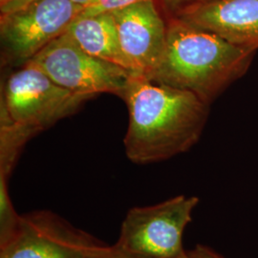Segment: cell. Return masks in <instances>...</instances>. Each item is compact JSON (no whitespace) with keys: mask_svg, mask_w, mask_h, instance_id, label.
Segmentation results:
<instances>
[{"mask_svg":"<svg viewBox=\"0 0 258 258\" xmlns=\"http://www.w3.org/2000/svg\"><path fill=\"white\" fill-rule=\"evenodd\" d=\"M111 15L133 73L148 79L161 60L167 29L154 1H139Z\"/></svg>","mask_w":258,"mask_h":258,"instance_id":"cell-8","label":"cell"},{"mask_svg":"<svg viewBox=\"0 0 258 258\" xmlns=\"http://www.w3.org/2000/svg\"><path fill=\"white\" fill-rule=\"evenodd\" d=\"M20 215L17 213L7 188V178L0 176V247L6 245L19 226Z\"/></svg>","mask_w":258,"mask_h":258,"instance_id":"cell-12","label":"cell"},{"mask_svg":"<svg viewBox=\"0 0 258 258\" xmlns=\"http://www.w3.org/2000/svg\"><path fill=\"white\" fill-rule=\"evenodd\" d=\"M122 100L129 114L125 154L138 165L188 151L199 141L208 120L209 104L197 96L142 76L131 77Z\"/></svg>","mask_w":258,"mask_h":258,"instance_id":"cell-1","label":"cell"},{"mask_svg":"<svg viewBox=\"0 0 258 258\" xmlns=\"http://www.w3.org/2000/svg\"><path fill=\"white\" fill-rule=\"evenodd\" d=\"M188 258H224L221 254L216 252L212 248L198 244L195 246L194 249L187 251Z\"/></svg>","mask_w":258,"mask_h":258,"instance_id":"cell-15","label":"cell"},{"mask_svg":"<svg viewBox=\"0 0 258 258\" xmlns=\"http://www.w3.org/2000/svg\"><path fill=\"white\" fill-rule=\"evenodd\" d=\"M196 196L178 195L162 203L130 209L115 246L142 258H177L183 235L199 204Z\"/></svg>","mask_w":258,"mask_h":258,"instance_id":"cell-4","label":"cell"},{"mask_svg":"<svg viewBox=\"0 0 258 258\" xmlns=\"http://www.w3.org/2000/svg\"><path fill=\"white\" fill-rule=\"evenodd\" d=\"M201 1H206V0H163L164 4H166L169 9L172 10L174 12L176 10L180 9L186 5L201 2Z\"/></svg>","mask_w":258,"mask_h":258,"instance_id":"cell-17","label":"cell"},{"mask_svg":"<svg viewBox=\"0 0 258 258\" xmlns=\"http://www.w3.org/2000/svg\"><path fill=\"white\" fill-rule=\"evenodd\" d=\"M103 246L54 212L36 211L20 215L15 234L0 247V258H89Z\"/></svg>","mask_w":258,"mask_h":258,"instance_id":"cell-7","label":"cell"},{"mask_svg":"<svg viewBox=\"0 0 258 258\" xmlns=\"http://www.w3.org/2000/svg\"><path fill=\"white\" fill-rule=\"evenodd\" d=\"M89 258H142L130 254L121 249H118L115 245L114 246H106L104 245L102 248L93 253Z\"/></svg>","mask_w":258,"mask_h":258,"instance_id":"cell-14","label":"cell"},{"mask_svg":"<svg viewBox=\"0 0 258 258\" xmlns=\"http://www.w3.org/2000/svg\"><path fill=\"white\" fill-rule=\"evenodd\" d=\"M36 135L31 130L21 127L1 118L0 135V176L8 179L24 144Z\"/></svg>","mask_w":258,"mask_h":258,"instance_id":"cell-11","label":"cell"},{"mask_svg":"<svg viewBox=\"0 0 258 258\" xmlns=\"http://www.w3.org/2000/svg\"><path fill=\"white\" fill-rule=\"evenodd\" d=\"M67 32L89 55L119 65L133 73L131 65L122 52L111 13L80 16L71 23Z\"/></svg>","mask_w":258,"mask_h":258,"instance_id":"cell-10","label":"cell"},{"mask_svg":"<svg viewBox=\"0 0 258 258\" xmlns=\"http://www.w3.org/2000/svg\"><path fill=\"white\" fill-rule=\"evenodd\" d=\"M27 63L65 89L92 98L108 93L122 99L129 80L136 76L119 65L89 55L68 32L55 38Z\"/></svg>","mask_w":258,"mask_h":258,"instance_id":"cell-5","label":"cell"},{"mask_svg":"<svg viewBox=\"0 0 258 258\" xmlns=\"http://www.w3.org/2000/svg\"><path fill=\"white\" fill-rule=\"evenodd\" d=\"M32 1H34V0H16L14 3H12L8 7L0 10V13H1V15L9 14V13L13 12V11H16V10L19 9V8L27 5L28 3L32 2ZM70 1L74 2V3L80 5V6H83V8L85 9V8H87L88 6H90L91 4H93L95 0H70Z\"/></svg>","mask_w":258,"mask_h":258,"instance_id":"cell-16","label":"cell"},{"mask_svg":"<svg viewBox=\"0 0 258 258\" xmlns=\"http://www.w3.org/2000/svg\"><path fill=\"white\" fill-rule=\"evenodd\" d=\"M166 26L163 55L148 80L192 93L209 105L246 74L256 52L175 16Z\"/></svg>","mask_w":258,"mask_h":258,"instance_id":"cell-2","label":"cell"},{"mask_svg":"<svg viewBox=\"0 0 258 258\" xmlns=\"http://www.w3.org/2000/svg\"><path fill=\"white\" fill-rule=\"evenodd\" d=\"M84 10L70 0H34L0 17L2 64L21 67L63 35Z\"/></svg>","mask_w":258,"mask_h":258,"instance_id":"cell-6","label":"cell"},{"mask_svg":"<svg viewBox=\"0 0 258 258\" xmlns=\"http://www.w3.org/2000/svg\"><path fill=\"white\" fill-rule=\"evenodd\" d=\"M91 98L65 89L37 67L26 63L4 83L1 118L37 134L73 115Z\"/></svg>","mask_w":258,"mask_h":258,"instance_id":"cell-3","label":"cell"},{"mask_svg":"<svg viewBox=\"0 0 258 258\" xmlns=\"http://www.w3.org/2000/svg\"><path fill=\"white\" fill-rule=\"evenodd\" d=\"M143 0H95L94 3L83 10L81 17L94 16L102 13H111Z\"/></svg>","mask_w":258,"mask_h":258,"instance_id":"cell-13","label":"cell"},{"mask_svg":"<svg viewBox=\"0 0 258 258\" xmlns=\"http://www.w3.org/2000/svg\"><path fill=\"white\" fill-rule=\"evenodd\" d=\"M15 1L16 0H0V10L8 7L12 3H14Z\"/></svg>","mask_w":258,"mask_h":258,"instance_id":"cell-18","label":"cell"},{"mask_svg":"<svg viewBox=\"0 0 258 258\" xmlns=\"http://www.w3.org/2000/svg\"><path fill=\"white\" fill-rule=\"evenodd\" d=\"M177 258H188L187 257V251H185L184 250V252L183 253H181L179 256Z\"/></svg>","mask_w":258,"mask_h":258,"instance_id":"cell-19","label":"cell"},{"mask_svg":"<svg viewBox=\"0 0 258 258\" xmlns=\"http://www.w3.org/2000/svg\"><path fill=\"white\" fill-rule=\"evenodd\" d=\"M174 13L177 18L236 46L258 49V0H206Z\"/></svg>","mask_w":258,"mask_h":258,"instance_id":"cell-9","label":"cell"}]
</instances>
